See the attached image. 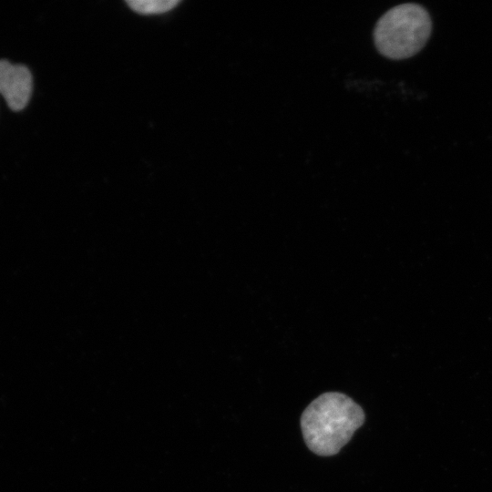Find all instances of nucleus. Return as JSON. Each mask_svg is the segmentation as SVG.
<instances>
[{"label": "nucleus", "mask_w": 492, "mask_h": 492, "mask_svg": "<svg viewBox=\"0 0 492 492\" xmlns=\"http://www.w3.org/2000/svg\"><path fill=\"white\" fill-rule=\"evenodd\" d=\"M365 420L363 408L348 395L327 392L312 401L301 415V428L307 447L315 455L339 453Z\"/></svg>", "instance_id": "f257e3e1"}, {"label": "nucleus", "mask_w": 492, "mask_h": 492, "mask_svg": "<svg viewBox=\"0 0 492 492\" xmlns=\"http://www.w3.org/2000/svg\"><path fill=\"white\" fill-rule=\"evenodd\" d=\"M431 30V18L423 6L402 4L379 18L374 31V45L385 57L408 58L424 47Z\"/></svg>", "instance_id": "f03ea898"}, {"label": "nucleus", "mask_w": 492, "mask_h": 492, "mask_svg": "<svg viewBox=\"0 0 492 492\" xmlns=\"http://www.w3.org/2000/svg\"><path fill=\"white\" fill-rule=\"evenodd\" d=\"M32 87V75L26 66L0 60V94L12 110H22L27 105Z\"/></svg>", "instance_id": "7ed1b4c3"}, {"label": "nucleus", "mask_w": 492, "mask_h": 492, "mask_svg": "<svg viewBox=\"0 0 492 492\" xmlns=\"http://www.w3.org/2000/svg\"><path fill=\"white\" fill-rule=\"evenodd\" d=\"M179 1L177 0H142L127 1L129 7L143 15L162 14L174 8Z\"/></svg>", "instance_id": "20e7f679"}]
</instances>
